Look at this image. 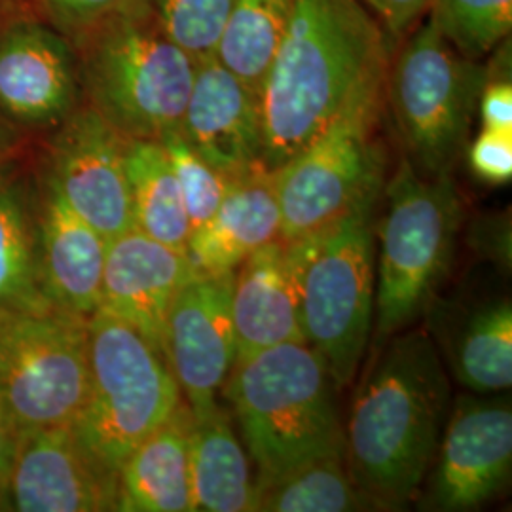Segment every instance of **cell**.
<instances>
[{
  "label": "cell",
  "mask_w": 512,
  "mask_h": 512,
  "mask_svg": "<svg viewBox=\"0 0 512 512\" xmlns=\"http://www.w3.org/2000/svg\"><path fill=\"white\" fill-rule=\"evenodd\" d=\"M349 412L346 465L380 511L421 492L452 408V385L429 330L404 329L376 349Z\"/></svg>",
  "instance_id": "1"
},
{
  "label": "cell",
  "mask_w": 512,
  "mask_h": 512,
  "mask_svg": "<svg viewBox=\"0 0 512 512\" xmlns=\"http://www.w3.org/2000/svg\"><path fill=\"white\" fill-rule=\"evenodd\" d=\"M389 52L361 0H293L258 95L262 165L275 171L308 147L368 78L384 73Z\"/></svg>",
  "instance_id": "2"
},
{
  "label": "cell",
  "mask_w": 512,
  "mask_h": 512,
  "mask_svg": "<svg viewBox=\"0 0 512 512\" xmlns=\"http://www.w3.org/2000/svg\"><path fill=\"white\" fill-rule=\"evenodd\" d=\"M224 397L256 467V488L315 459L346 454L340 391L323 357L287 342L236 363Z\"/></svg>",
  "instance_id": "3"
},
{
  "label": "cell",
  "mask_w": 512,
  "mask_h": 512,
  "mask_svg": "<svg viewBox=\"0 0 512 512\" xmlns=\"http://www.w3.org/2000/svg\"><path fill=\"white\" fill-rule=\"evenodd\" d=\"M73 46L84 103L122 137L160 143L181 129L196 61L154 14L112 19Z\"/></svg>",
  "instance_id": "4"
},
{
  "label": "cell",
  "mask_w": 512,
  "mask_h": 512,
  "mask_svg": "<svg viewBox=\"0 0 512 512\" xmlns=\"http://www.w3.org/2000/svg\"><path fill=\"white\" fill-rule=\"evenodd\" d=\"M376 203L304 238L285 241L306 344L329 366L338 389L365 357L376 296Z\"/></svg>",
  "instance_id": "5"
},
{
  "label": "cell",
  "mask_w": 512,
  "mask_h": 512,
  "mask_svg": "<svg viewBox=\"0 0 512 512\" xmlns=\"http://www.w3.org/2000/svg\"><path fill=\"white\" fill-rule=\"evenodd\" d=\"M376 228L374 346L427 313L454 264L463 202L452 175L425 179L403 158L385 181Z\"/></svg>",
  "instance_id": "6"
},
{
  "label": "cell",
  "mask_w": 512,
  "mask_h": 512,
  "mask_svg": "<svg viewBox=\"0 0 512 512\" xmlns=\"http://www.w3.org/2000/svg\"><path fill=\"white\" fill-rule=\"evenodd\" d=\"M384 82L385 71L368 78L308 147L275 169L283 241L304 238L382 200L385 152L378 124Z\"/></svg>",
  "instance_id": "7"
},
{
  "label": "cell",
  "mask_w": 512,
  "mask_h": 512,
  "mask_svg": "<svg viewBox=\"0 0 512 512\" xmlns=\"http://www.w3.org/2000/svg\"><path fill=\"white\" fill-rule=\"evenodd\" d=\"M385 69V103L404 160L425 179L452 175L486 84V65L454 50L427 19L412 29Z\"/></svg>",
  "instance_id": "8"
},
{
  "label": "cell",
  "mask_w": 512,
  "mask_h": 512,
  "mask_svg": "<svg viewBox=\"0 0 512 512\" xmlns=\"http://www.w3.org/2000/svg\"><path fill=\"white\" fill-rule=\"evenodd\" d=\"M90 387L73 423L88 452L118 473L124 459L184 403L164 355L109 311L88 319Z\"/></svg>",
  "instance_id": "9"
},
{
  "label": "cell",
  "mask_w": 512,
  "mask_h": 512,
  "mask_svg": "<svg viewBox=\"0 0 512 512\" xmlns=\"http://www.w3.org/2000/svg\"><path fill=\"white\" fill-rule=\"evenodd\" d=\"M88 319L55 308H0V393L21 431L73 425L90 387Z\"/></svg>",
  "instance_id": "10"
},
{
  "label": "cell",
  "mask_w": 512,
  "mask_h": 512,
  "mask_svg": "<svg viewBox=\"0 0 512 512\" xmlns=\"http://www.w3.org/2000/svg\"><path fill=\"white\" fill-rule=\"evenodd\" d=\"M512 471L511 397L459 395L421 488V511H475L509 486Z\"/></svg>",
  "instance_id": "11"
},
{
  "label": "cell",
  "mask_w": 512,
  "mask_h": 512,
  "mask_svg": "<svg viewBox=\"0 0 512 512\" xmlns=\"http://www.w3.org/2000/svg\"><path fill=\"white\" fill-rule=\"evenodd\" d=\"M126 145V137L82 103L52 129L44 154V190L107 241L135 228Z\"/></svg>",
  "instance_id": "12"
},
{
  "label": "cell",
  "mask_w": 512,
  "mask_h": 512,
  "mask_svg": "<svg viewBox=\"0 0 512 512\" xmlns=\"http://www.w3.org/2000/svg\"><path fill=\"white\" fill-rule=\"evenodd\" d=\"M84 103L73 42L33 10L0 31V116L27 131L57 128Z\"/></svg>",
  "instance_id": "13"
},
{
  "label": "cell",
  "mask_w": 512,
  "mask_h": 512,
  "mask_svg": "<svg viewBox=\"0 0 512 512\" xmlns=\"http://www.w3.org/2000/svg\"><path fill=\"white\" fill-rule=\"evenodd\" d=\"M232 274L198 275L173 298L164 327V357L194 418L211 416L236 365Z\"/></svg>",
  "instance_id": "14"
},
{
  "label": "cell",
  "mask_w": 512,
  "mask_h": 512,
  "mask_svg": "<svg viewBox=\"0 0 512 512\" xmlns=\"http://www.w3.org/2000/svg\"><path fill=\"white\" fill-rule=\"evenodd\" d=\"M8 495L19 512L118 511V473L88 452L73 425L21 431Z\"/></svg>",
  "instance_id": "15"
},
{
  "label": "cell",
  "mask_w": 512,
  "mask_h": 512,
  "mask_svg": "<svg viewBox=\"0 0 512 512\" xmlns=\"http://www.w3.org/2000/svg\"><path fill=\"white\" fill-rule=\"evenodd\" d=\"M179 131L207 164L226 177L262 165L258 93L215 57L196 63Z\"/></svg>",
  "instance_id": "16"
},
{
  "label": "cell",
  "mask_w": 512,
  "mask_h": 512,
  "mask_svg": "<svg viewBox=\"0 0 512 512\" xmlns=\"http://www.w3.org/2000/svg\"><path fill=\"white\" fill-rule=\"evenodd\" d=\"M198 275L186 253L131 228L107 243L99 310L124 319L164 355L169 306Z\"/></svg>",
  "instance_id": "17"
},
{
  "label": "cell",
  "mask_w": 512,
  "mask_h": 512,
  "mask_svg": "<svg viewBox=\"0 0 512 512\" xmlns=\"http://www.w3.org/2000/svg\"><path fill=\"white\" fill-rule=\"evenodd\" d=\"M37 213L40 293L55 308L92 317L101 306L109 241L46 190Z\"/></svg>",
  "instance_id": "18"
},
{
  "label": "cell",
  "mask_w": 512,
  "mask_h": 512,
  "mask_svg": "<svg viewBox=\"0 0 512 512\" xmlns=\"http://www.w3.org/2000/svg\"><path fill=\"white\" fill-rule=\"evenodd\" d=\"M281 238V207L274 171L258 165L228 179L217 213L194 230L188 241V258L205 277L236 272L239 264Z\"/></svg>",
  "instance_id": "19"
},
{
  "label": "cell",
  "mask_w": 512,
  "mask_h": 512,
  "mask_svg": "<svg viewBox=\"0 0 512 512\" xmlns=\"http://www.w3.org/2000/svg\"><path fill=\"white\" fill-rule=\"evenodd\" d=\"M236 363L287 342H306L287 243L275 239L247 256L232 279Z\"/></svg>",
  "instance_id": "20"
},
{
  "label": "cell",
  "mask_w": 512,
  "mask_h": 512,
  "mask_svg": "<svg viewBox=\"0 0 512 512\" xmlns=\"http://www.w3.org/2000/svg\"><path fill=\"white\" fill-rule=\"evenodd\" d=\"M194 414L183 403L118 469V511L192 512L190 433Z\"/></svg>",
  "instance_id": "21"
},
{
  "label": "cell",
  "mask_w": 512,
  "mask_h": 512,
  "mask_svg": "<svg viewBox=\"0 0 512 512\" xmlns=\"http://www.w3.org/2000/svg\"><path fill=\"white\" fill-rule=\"evenodd\" d=\"M190 471L196 511H256V482L247 452L220 408L207 418H194Z\"/></svg>",
  "instance_id": "22"
},
{
  "label": "cell",
  "mask_w": 512,
  "mask_h": 512,
  "mask_svg": "<svg viewBox=\"0 0 512 512\" xmlns=\"http://www.w3.org/2000/svg\"><path fill=\"white\" fill-rule=\"evenodd\" d=\"M446 363L473 393H499L512 385V306L494 298L467 311L446 340Z\"/></svg>",
  "instance_id": "23"
},
{
  "label": "cell",
  "mask_w": 512,
  "mask_h": 512,
  "mask_svg": "<svg viewBox=\"0 0 512 512\" xmlns=\"http://www.w3.org/2000/svg\"><path fill=\"white\" fill-rule=\"evenodd\" d=\"M126 171L135 228L188 255L190 220L181 186L162 143L128 139Z\"/></svg>",
  "instance_id": "24"
},
{
  "label": "cell",
  "mask_w": 512,
  "mask_h": 512,
  "mask_svg": "<svg viewBox=\"0 0 512 512\" xmlns=\"http://www.w3.org/2000/svg\"><path fill=\"white\" fill-rule=\"evenodd\" d=\"M48 302L37 277V217L33 194L16 158L0 167V308Z\"/></svg>",
  "instance_id": "25"
},
{
  "label": "cell",
  "mask_w": 512,
  "mask_h": 512,
  "mask_svg": "<svg viewBox=\"0 0 512 512\" xmlns=\"http://www.w3.org/2000/svg\"><path fill=\"white\" fill-rule=\"evenodd\" d=\"M291 12L293 0H234L215 59L260 95Z\"/></svg>",
  "instance_id": "26"
},
{
  "label": "cell",
  "mask_w": 512,
  "mask_h": 512,
  "mask_svg": "<svg viewBox=\"0 0 512 512\" xmlns=\"http://www.w3.org/2000/svg\"><path fill=\"white\" fill-rule=\"evenodd\" d=\"M256 511H380L353 482L344 456L315 459L270 484L256 488Z\"/></svg>",
  "instance_id": "27"
},
{
  "label": "cell",
  "mask_w": 512,
  "mask_h": 512,
  "mask_svg": "<svg viewBox=\"0 0 512 512\" xmlns=\"http://www.w3.org/2000/svg\"><path fill=\"white\" fill-rule=\"evenodd\" d=\"M427 14L440 37L473 61L511 37L512 0H429Z\"/></svg>",
  "instance_id": "28"
},
{
  "label": "cell",
  "mask_w": 512,
  "mask_h": 512,
  "mask_svg": "<svg viewBox=\"0 0 512 512\" xmlns=\"http://www.w3.org/2000/svg\"><path fill=\"white\" fill-rule=\"evenodd\" d=\"M234 0H152V14L165 37L196 63L215 57Z\"/></svg>",
  "instance_id": "29"
},
{
  "label": "cell",
  "mask_w": 512,
  "mask_h": 512,
  "mask_svg": "<svg viewBox=\"0 0 512 512\" xmlns=\"http://www.w3.org/2000/svg\"><path fill=\"white\" fill-rule=\"evenodd\" d=\"M175 171V177L183 192L190 230L202 228L217 213L226 194L228 179L215 167L207 164L202 156L184 141L181 131H173L160 141ZM192 236V234H190Z\"/></svg>",
  "instance_id": "30"
},
{
  "label": "cell",
  "mask_w": 512,
  "mask_h": 512,
  "mask_svg": "<svg viewBox=\"0 0 512 512\" xmlns=\"http://www.w3.org/2000/svg\"><path fill=\"white\" fill-rule=\"evenodd\" d=\"M33 12L71 42L112 19L152 14V0H27Z\"/></svg>",
  "instance_id": "31"
},
{
  "label": "cell",
  "mask_w": 512,
  "mask_h": 512,
  "mask_svg": "<svg viewBox=\"0 0 512 512\" xmlns=\"http://www.w3.org/2000/svg\"><path fill=\"white\" fill-rule=\"evenodd\" d=\"M471 171L488 184H507L512 179V133L482 129L467 145Z\"/></svg>",
  "instance_id": "32"
},
{
  "label": "cell",
  "mask_w": 512,
  "mask_h": 512,
  "mask_svg": "<svg viewBox=\"0 0 512 512\" xmlns=\"http://www.w3.org/2000/svg\"><path fill=\"white\" fill-rule=\"evenodd\" d=\"M384 29L389 48L397 46L427 14L429 0H361Z\"/></svg>",
  "instance_id": "33"
},
{
  "label": "cell",
  "mask_w": 512,
  "mask_h": 512,
  "mask_svg": "<svg viewBox=\"0 0 512 512\" xmlns=\"http://www.w3.org/2000/svg\"><path fill=\"white\" fill-rule=\"evenodd\" d=\"M19 429L10 414V408L0 393V486L8 492V478L12 459L18 446Z\"/></svg>",
  "instance_id": "34"
},
{
  "label": "cell",
  "mask_w": 512,
  "mask_h": 512,
  "mask_svg": "<svg viewBox=\"0 0 512 512\" xmlns=\"http://www.w3.org/2000/svg\"><path fill=\"white\" fill-rule=\"evenodd\" d=\"M23 135V129L16 128L4 116H0V167L18 156Z\"/></svg>",
  "instance_id": "35"
},
{
  "label": "cell",
  "mask_w": 512,
  "mask_h": 512,
  "mask_svg": "<svg viewBox=\"0 0 512 512\" xmlns=\"http://www.w3.org/2000/svg\"><path fill=\"white\" fill-rule=\"evenodd\" d=\"M33 10L29 6L27 0H0V31L4 29V25L14 18H18L19 14Z\"/></svg>",
  "instance_id": "36"
},
{
  "label": "cell",
  "mask_w": 512,
  "mask_h": 512,
  "mask_svg": "<svg viewBox=\"0 0 512 512\" xmlns=\"http://www.w3.org/2000/svg\"><path fill=\"white\" fill-rule=\"evenodd\" d=\"M4 511H14L12 509V501H10V495L8 492L0 486V512Z\"/></svg>",
  "instance_id": "37"
}]
</instances>
